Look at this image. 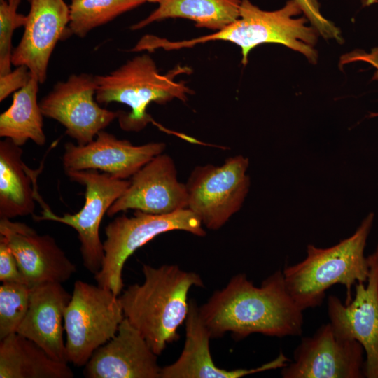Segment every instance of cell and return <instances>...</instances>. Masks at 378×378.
<instances>
[{
    "instance_id": "obj_1",
    "label": "cell",
    "mask_w": 378,
    "mask_h": 378,
    "mask_svg": "<svg viewBox=\"0 0 378 378\" xmlns=\"http://www.w3.org/2000/svg\"><path fill=\"white\" fill-rule=\"evenodd\" d=\"M211 338L232 333L236 340L253 333L284 337L302 333L303 310L288 292L281 270L255 286L244 274L234 276L199 307Z\"/></svg>"
},
{
    "instance_id": "obj_2",
    "label": "cell",
    "mask_w": 378,
    "mask_h": 378,
    "mask_svg": "<svg viewBox=\"0 0 378 378\" xmlns=\"http://www.w3.org/2000/svg\"><path fill=\"white\" fill-rule=\"evenodd\" d=\"M144 281L129 286L118 296L125 317L146 340L156 355L179 339L192 286L203 287L200 276L176 265L153 267L143 264Z\"/></svg>"
},
{
    "instance_id": "obj_3",
    "label": "cell",
    "mask_w": 378,
    "mask_h": 378,
    "mask_svg": "<svg viewBox=\"0 0 378 378\" xmlns=\"http://www.w3.org/2000/svg\"><path fill=\"white\" fill-rule=\"evenodd\" d=\"M374 219V213H369L353 234L332 246L309 244L303 260L285 267L286 289L302 310L320 306L327 290L335 284L345 286L348 303L352 287L367 282L370 266L365 248Z\"/></svg>"
},
{
    "instance_id": "obj_4",
    "label": "cell",
    "mask_w": 378,
    "mask_h": 378,
    "mask_svg": "<svg viewBox=\"0 0 378 378\" xmlns=\"http://www.w3.org/2000/svg\"><path fill=\"white\" fill-rule=\"evenodd\" d=\"M302 12L295 0H289L280 9L267 11L249 0H241L239 17L223 29L201 37L169 41L158 38L156 47L167 50L191 48L211 41H225L236 44L241 50V63L246 65L251 50L262 43H279L304 55L312 63L317 60L314 46L318 31L307 25L304 17L296 18Z\"/></svg>"
},
{
    "instance_id": "obj_5",
    "label": "cell",
    "mask_w": 378,
    "mask_h": 378,
    "mask_svg": "<svg viewBox=\"0 0 378 378\" xmlns=\"http://www.w3.org/2000/svg\"><path fill=\"white\" fill-rule=\"evenodd\" d=\"M189 71L178 66L162 75L149 55L136 56L109 74L94 76L95 99L99 104L119 102L129 106L131 111H120L118 123L123 130L139 132L153 121L146 112L151 102L164 104L174 99L185 102L188 94L193 93L185 82L175 80L177 75Z\"/></svg>"
},
{
    "instance_id": "obj_6",
    "label": "cell",
    "mask_w": 378,
    "mask_h": 378,
    "mask_svg": "<svg viewBox=\"0 0 378 378\" xmlns=\"http://www.w3.org/2000/svg\"><path fill=\"white\" fill-rule=\"evenodd\" d=\"M202 225L197 216L188 208L160 215L136 210L132 216L115 218L105 227L104 257L100 270L94 274L97 285L119 296L124 286V265L138 248L157 236L172 230L205 236Z\"/></svg>"
},
{
    "instance_id": "obj_7",
    "label": "cell",
    "mask_w": 378,
    "mask_h": 378,
    "mask_svg": "<svg viewBox=\"0 0 378 378\" xmlns=\"http://www.w3.org/2000/svg\"><path fill=\"white\" fill-rule=\"evenodd\" d=\"M124 318L118 296L99 285L76 281L64 317L68 362L85 366L116 335Z\"/></svg>"
},
{
    "instance_id": "obj_8",
    "label": "cell",
    "mask_w": 378,
    "mask_h": 378,
    "mask_svg": "<svg viewBox=\"0 0 378 378\" xmlns=\"http://www.w3.org/2000/svg\"><path fill=\"white\" fill-rule=\"evenodd\" d=\"M65 173L71 181L85 187L83 206L74 214L57 216L37 192L36 200L42 206L43 211L34 218L38 221H56L74 228L78 233L83 265L94 275L100 270L104 257V244L99 236L102 220L130 182L93 169L68 170Z\"/></svg>"
},
{
    "instance_id": "obj_9",
    "label": "cell",
    "mask_w": 378,
    "mask_h": 378,
    "mask_svg": "<svg viewBox=\"0 0 378 378\" xmlns=\"http://www.w3.org/2000/svg\"><path fill=\"white\" fill-rule=\"evenodd\" d=\"M248 165V158L237 155L221 165H200L192 171L186 183L187 208L206 228L220 229L240 209L251 185Z\"/></svg>"
},
{
    "instance_id": "obj_10",
    "label": "cell",
    "mask_w": 378,
    "mask_h": 378,
    "mask_svg": "<svg viewBox=\"0 0 378 378\" xmlns=\"http://www.w3.org/2000/svg\"><path fill=\"white\" fill-rule=\"evenodd\" d=\"M96 91L94 76L71 75L57 83L40 102L42 113L60 122L78 144H86L120 113L101 107L94 100Z\"/></svg>"
},
{
    "instance_id": "obj_11",
    "label": "cell",
    "mask_w": 378,
    "mask_h": 378,
    "mask_svg": "<svg viewBox=\"0 0 378 378\" xmlns=\"http://www.w3.org/2000/svg\"><path fill=\"white\" fill-rule=\"evenodd\" d=\"M365 354L356 340L339 335L330 323L302 337L293 361L281 368L284 378H362Z\"/></svg>"
},
{
    "instance_id": "obj_12",
    "label": "cell",
    "mask_w": 378,
    "mask_h": 378,
    "mask_svg": "<svg viewBox=\"0 0 378 378\" xmlns=\"http://www.w3.org/2000/svg\"><path fill=\"white\" fill-rule=\"evenodd\" d=\"M370 273L365 283L355 285V295L343 304L335 295L328 298L330 323L340 336L357 340L365 354L364 376L378 378V260L369 255Z\"/></svg>"
},
{
    "instance_id": "obj_13",
    "label": "cell",
    "mask_w": 378,
    "mask_h": 378,
    "mask_svg": "<svg viewBox=\"0 0 378 378\" xmlns=\"http://www.w3.org/2000/svg\"><path fill=\"white\" fill-rule=\"evenodd\" d=\"M125 192L111 206L106 214L129 209L150 214H168L188 207L186 183L178 180L173 159L160 153L144 165L130 180Z\"/></svg>"
},
{
    "instance_id": "obj_14",
    "label": "cell",
    "mask_w": 378,
    "mask_h": 378,
    "mask_svg": "<svg viewBox=\"0 0 378 378\" xmlns=\"http://www.w3.org/2000/svg\"><path fill=\"white\" fill-rule=\"evenodd\" d=\"M0 236L8 243L27 283L62 284L76 272V265L49 234H41L22 222L0 218Z\"/></svg>"
},
{
    "instance_id": "obj_15",
    "label": "cell",
    "mask_w": 378,
    "mask_h": 378,
    "mask_svg": "<svg viewBox=\"0 0 378 378\" xmlns=\"http://www.w3.org/2000/svg\"><path fill=\"white\" fill-rule=\"evenodd\" d=\"M166 148L163 142L136 146L102 130L86 144L66 143L62 156L64 171L99 170L115 178H131Z\"/></svg>"
},
{
    "instance_id": "obj_16",
    "label": "cell",
    "mask_w": 378,
    "mask_h": 378,
    "mask_svg": "<svg viewBox=\"0 0 378 378\" xmlns=\"http://www.w3.org/2000/svg\"><path fill=\"white\" fill-rule=\"evenodd\" d=\"M24 31L13 51L12 64L27 66L39 83L47 78L50 56L69 22V6L64 0H29Z\"/></svg>"
},
{
    "instance_id": "obj_17",
    "label": "cell",
    "mask_w": 378,
    "mask_h": 378,
    "mask_svg": "<svg viewBox=\"0 0 378 378\" xmlns=\"http://www.w3.org/2000/svg\"><path fill=\"white\" fill-rule=\"evenodd\" d=\"M157 356L125 317L116 335L93 353L83 374L88 378H160Z\"/></svg>"
},
{
    "instance_id": "obj_18",
    "label": "cell",
    "mask_w": 378,
    "mask_h": 378,
    "mask_svg": "<svg viewBox=\"0 0 378 378\" xmlns=\"http://www.w3.org/2000/svg\"><path fill=\"white\" fill-rule=\"evenodd\" d=\"M186 341L182 353L174 363L162 368L160 378H239L282 368L290 361L282 352L274 360L251 369L227 370L214 363L209 350L210 332L204 323L195 300L189 301L185 321Z\"/></svg>"
},
{
    "instance_id": "obj_19",
    "label": "cell",
    "mask_w": 378,
    "mask_h": 378,
    "mask_svg": "<svg viewBox=\"0 0 378 378\" xmlns=\"http://www.w3.org/2000/svg\"><path fill=\"white\" fill-rule=\"evenodd\" d=\"M71 297L59 283L32 286L27 312L17 331L35 342L54 360L66 363L63 322Z\"/></svg>"
},
{
    "instance_id": "obj_20",
    "label": "cell",
    "mask_w": 378,
    "mask_h": 378,
    "mask_svg": "<svg viewBox=\"0 0 378 378\" xmlns=\"http://www.w3.org/2000/svg\"><path fill=\"white\" fill-rule=\"evenodd\" d=\"M22 153L10 139L0 141V218L34 211L37 173L24 163Z\"/></svg>"
},
{
    "instance_id": "obj_21",
    "label": "cell",
    "mask_w": 378,
    "mask_h": 378,
    "mask_svg": "<svg viewBox=\"0 0 378 378\" xmlns=\"http://www.w3.org/2000/svg\"><path fill=\"white\" fill-rule=\"evenodd\" d=\"M68 363L52 358L33 341L13 333L0 342V378H72Z\"/></svg>"
},
{
    "instance_id": "obj_22",
    "label": "cell",
    "mask_w": 378,
    "mask_h": 378,
    "mask_svg": "<svg viewBox=\"0 0 378 378\" xmlns=\"http://www.w3.org/2000/svg\"><path fill=\"white\" fill-rule=\"evenodd\" d=\"M241 0H163L147 18L131 26L132 30L167 18H181L198 27L219 31L239 17Z\"/></svg>"
},
{
    "instance_id": "obj_23",
    "label": "cell",
    "mask_w": 378,
    "mask_h": 378,
    "mask_svg": "<svg viewBox=\"0 0 378 378\" xmlns=\"http://www.w3.org/2000/svg\"><path fill=\"white\" fill-rule=\"evenodd\" d=\"M39 84L31 75L27 84L14 93L11 105L0 115L1 137L19 146L28 140L38 146L46 144L43 115L37 100Z\"/></svg>"
},
{
    "instance_id": "obj_24",
    "label": "cell",
    "mask_w": 378,
    "mask_h": 378,
    "mask_svg": "<svg viewBox=\"0 0 378 378\" xmlns=\"http://www.w3.org/2000/svg\"><path fill=\"white\" fill-rule=\"evenodd\" d=\"M145 2L146 0H71L69 30L83 38L93 29Z\"/></svg>"
},
{
    "instance_id": "obj_25",
    "label": "cell",
    "mask_w": 378,
    "mask_h": 378,
    "mask_svg": "<svg viewBox=\"0 0 378 378\" xmlns=\"http://www.w3.org/2000/svg\"><path fill=\"white\" fill-rule=\"evenodd\" d=\"M32 286L2 282L0 286V340L16 333L27 312Z\"/></svg>"
},
{
    "instance_id": "obj_26",
    "label": "cell",
    "mask_w": 378,
    "mask_h": 378,
    "mask_svg": "<svg viewBox=\"0 0 378 378\" xmlns=\"http://www.w3.org/2000/svg\"><path fill=\"white\" fill-rule=\"evenodd\" d=\"M20 2L21 0L0 1V76L12 71L13 34L27 22V15L18 13Z\"/></svg>"
},
{
    "instance_id": "obj_27",
    "label": "cell",
    "mask_w": 378,
    "mask_h": 378,
    "mask_svg": "<svg viewBox=\"0 0 378 378\" xmlns=\"http://www.w3.org/2000/svg\"><path fill=\"white\" fill-rule=\"evenodd\" d=\"M300 6L307 20L318 33L327 38L340 40V30L321 13L316 0H295Z\"/></svg>"
},
{
    "instance_id": "obj_28",
    "label": "cell",
    "mask_w": 378,
    "mask_h": 378,
    "mask_svg": "<svg viewBox=\"0 0 378 378\" xmlns=\"http://www.w3.org/2000/svg\"><path fill=\"white\" fill-rule=\"evenodd\" d=\"M0 281L27 284L6 241L0 236Z\"/></svg>"
},
{
    "instance_id": "obj_29",
    "label": "cell",
    "mask_w": 378,
    "mask_h": 378,
    "mask_svg": "<svg viewBox=\"0 0 378 378\" xmlns=\"http://www.w3.org/2000/svg\"><path fill=\"white\" fill-rule=\"evenodd\" d=\"M16 67L15 70L0 76V102L24 87L31 77V74L27 66L22 65Z\"/></svg>"
},
{
    "instance_id": "obj_30",
    "label": "cell",
    "mask_w": 378,
    "mask_h": 378,
    "mask_svg": "<svg viewBox=\"0 0 378 378\" xmlns=\"http://www.w3.org/2000/svg\"><path fill=\"white\" fill-rule=\"evenodd\" d=\"M343 60H344L343 64L356 61V60H363V61H365L371 64L372 66H374L377 69V71L374 74V78H378V48L374 49L372 52L370 54L358 53V54L349 55V56H346V57L343 59ZM376 116H378V112L372 113L370 114V117H376Z\"/></svg>"
},
{
    "instance_id": "obj_31",
    "label": "cell",
    "mask_w": 378,
    "mask_h": 378,
    "mask_svg": "<svg viewBox=\"0 0 378 378\" xmlns=\"http://www.w3.org/2000/svg\"><path fill=\"white\" fill-rule=\"evenodd\" d=\"M364 5L368 6L374 3L378 2V0H361Z\"/></svg>"
},
{
    "instance_id": "obj_32",
    "label": "cell",
    "mask_w": 378,
    "mask_h": 378,
    "mask_svg": "<svg viewBox=\"0 0 378 378\" xmlns=\"http://www.w3.org/2000/svg\"><path fill=\"white\" fill-rule=\"evenodd\" d=\"M370 255L378 260V245L375 251Z\"/></svg>"
},
{
    "instance_id": "obj_33",
    "label": "cell",
    "mask_w": 378,
    "mask_h": 378,
    "mask_svg": "<svg viewBox=\"0 0 378 378\" xmlns=\"http://www.w3.org/2000/svg\"><path fill=\"white\" fill-rule=\"evenodd\" d=\"M146 1H148V2L159 4L160 2L162 1L163 0H146Z\"/></svg>"
},
{
    "instance_id": "obj_34",
    "label": "cell",
    "mask_w": 378,
    "mask_h": 378,
    "mask_svg": "<svg viewBox=\"0 0 378 378\" xmlns=\"http://www.w3.org/2000/svg\"><path fill=\"white\" fill-rule=\"evenodd\" d=\"M0 1H1V0H0Z\"/></svg>"
}]
</instances>
